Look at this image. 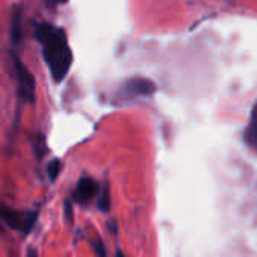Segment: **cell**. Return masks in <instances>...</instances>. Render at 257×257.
<instances>
[{
  "mask_svg": "<svg viewBox=\"0 0 257 257\" xmlns=\"http://www.w3.org/2000/svg\"><path fill=\"white\" fill-rule=\"evenodd\" d=\"M44 2H46L49 7H58V5H64V4H67L68 0H44Z\"/></svg>",
  "mask_w": 257,
  "mask_h": 257,
  "instance_id": "obj_13",
  "label": "cell"
},
{
  "mask_svg": "<svg viewBox=\"0 0 257 257\" xmlns=\"http://www.w3.org/2000/svg\"><path fill=\"white\" fill-rule=\"evenodd\" d=\"M115 257H125V255L122 254V251H121V249H118V251H116V254H115Z\"/></svg>",
  "mask_w": 257,
  "mask_h": 257,
  "instance_id": "obj_15",
  "label": "cell"
},
{
  "mask_svg": "<svg viewBox=\"0 0 257 257\" xmlns=\"http://www.w3.org/2000/svg\"><path fill=\"white\" fill-rule=\"evenodd\" d=\"M98 194V183L91 177H82L74 189L73 198L79 204H88Z\"/></svg>",
  "mask_w": 257,
  "mask_h": 257,
  "instance_id": "obj_4",
  "label": "cell"
},
{
  "mask_svg": "<svg viewBox=\"0 0 257 257\" xmlns=\"http://www.w3.org/2000/svg\"><path fill=\"white\" fill-rule=\"evenodd\" d=\"M124 91L128 95H152L156 91V85L146 77H134L124 83Z\"/></svg>",
  "mask_w": 257,
  "mask_h": 257,
  "instance_id": "obj_5",
  "label": "cell"
},
{
  "mask_svg": "<svg viewBox=\"0 0 257 257\" xmlns=\"http://www.w3.org/2000/svg\"><path fill=\"white\" fill-rule=\"evenodd\" d=\"M0 231H2V225H0Z\"/></svg>",
  "mask_w": 257,
  "mask_h": 257,
  "instance_id": "obj_16",
  "label": "cell"
},
{
  "mask_svg": "<svg viewBox=\"0 0 257 257\" xmlns=\"http://www.w3.org/2000/svg\"><path fill=\"white\" fill-rule=\"evenodd\" d=\"M13 61H14V71L17 76L19 82V94L26 103H35V92H37V85H35V77L34 74L25 67L22 59L13 52Z\"/></svg>",
  "mask_w": 257,
  "mask_h": 257,
  "instance_id": "obj_3",
  "label": "cell"
},
{
  "mask_svg": "<svg viewBox=\"0 0 257 257\" xmlns=\"http://www.w3.org/2000/svg\"><path fill=\"white\" fill-rule=\"evenodd\" d=\"M94 249H95V254L98 257H107L106 255V251H104V245H103V242L100 239L97 242H94Z\"/></svg>",
  "mask_w": 257,
  "mask_h": 257,
  "instance_id": "obj_11",
  "label": "cell"
},
{
  "mask_svg": "<svg viewBox=\"0 0 257 257\" xmlns=\"http://www.w3.org/2000/svg\"><path fill=\"white\" fill-rule=\"evenodd\" d=\"M98 207L103 212H107L110 209V195H109V188L107 186H104L101 189V194L98 197Z\"/></svg>",
  "mask_w": 257,
  "mask_h": 257,
  "instance_id": "obj_9",
  "label": "cell"
},
{
  "mask_svg": "<svg viewBox=\"0 0 257 257\" xmlns=\"http://www.w3.org/2000/svg\"><path fill=\"white\" fill-rule=\"evenodd\" d=\"M0 219L10 228L29 234L37 224L38 210H16L8 206H0Z\"/></svg>",
  "mask_w": 257,
  "mask_h": 257,
  "instance_id": "obj_2",
  "label": "cell"
},
{
  "mask_svg": "<svg viewBox=\"0 0 257 257\" xmlns=\"http://www.w3.org/2000/svg\"><path fill=\"white\" fill-rule=\"evenodd\" d=\"M34 149H35V153H37L38 158H43V155H46V152H47V149H46V140H44V137L41 134L35 138Z\"/></svg>",
  "mask_w": 257,
  "mask_h": 257,
  "instance_id": "obj_10",
  "label": "cell"
},
{
  "mask_svg": "<svg viewBox=\"0 0 257 257\" xmlns=\"http://www.w3.org/2000/svg\"><path fill=\"white\" fill-rule=\"evenodd\" d=\"M64 207H65V215H67V218H68L70 221H73V206H71V201L67 200L65 204H64Z\"/></svg>",
  "mask_w": 257,
  "mask_h": 257,
  "instance_id": "obj_12",
  "label": "cell"
},
{
  "mask_svg": "<svg viewBox=\"0 0 257 257\" xmlns=\"http://www.w3.org/2000/svg\"><path fill=\"white\" fill-rule=\"evenodd\" d=\"M246 143L249 146H252L254 149H257V104L252 109V115L249 119V125L246 131Z\"/></svg>",
  "mask_w": 257,
  "mask_h": 257,
  "instance_id": "obj_7",
  "label": "cell"
},
{
  "mask_svg": "<svg viewBox=\"0 0 257 257\" xmlns=\"http://www.w3.org/2000/svg\"><path fill=\"white\" fill-rule=\"evenodd\" d=\"M61 170H62V164H61V161H59V159H53V161H50V162H49V165H47V176H49V179H50L52 182H55V180L59 177Z\"/></svg>",
  "mask_w": 257,
  "mask_h": 257,
  "instance_id": "obj_8",
  "label": "cell"
},
{
  "mask_svg": "<svg viewBox=\"0 0 257 257\" xmlns=\"http://www.w3.org/2000/svg\"><path fill=\"white\" fill-rule=\"evenodd\" d=\"M35 38L43 47V56L53 80L62 82L73 64V52L65 31L49 22H40L35 26Z\"/></svg>",
  "mask_w": 257,
  "mask_h": 257,
  "instance_id": "obj_1",
  "label": "cell"
},
{
  "mask_svg": "<svg viewBox=\"0 0 257 257\" xmlns=\"http://www.w3.org/2000/svg\"><path fill=\"white\" fill-rule=\"evenodd\" d=\"M28 257H38L37 249H35V248H32V246H29V248H28Z\"/></svg>",
  "mask_w": 257,
  "mask_h": 257,
  "instance_id": "obj_14",
  "label": "cell"
},
{
  "mask_svg": "<svg viewBox=\"0 0 257 257\" xmlns=\"http://www.w3.org/2000/svg\"><path fill=\"white\" fill-rule=\"evenodd\" d=\"M23 40V31H22V13L19 8L14 10L13 19H11V43L13 47H17Z\"/></svg>",
  "mask_w": 257,
  "mask_h": 257,
  "instance_id": "obj_6",
  "label": "cell"
}]
</instances>
